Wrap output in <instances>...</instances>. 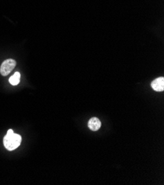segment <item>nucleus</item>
Masks as SVG:
<instances>
[{"label": "nucleus", "mask_w": 164, "mask_h": 185, "mask_svg": "<svg viewBox=\"0 0 164 185\" xmlns=\"http://www.w3.org/2000/svg\"><path fill=\"white\" fill-rule=\"evenodd\" d=\"M4 145L8 150H13L17 148L21 144V136L19 134L13 133L10 134H6L4 137Z\"/></svg>", "instance_id": "f257e3e1"}, {"label": "nucleus", "mask_w": 164, "mask_h": 185, "mask_svg": "<svg viewBox=\"0 0 164 185\" xmlns=\"http://www.w3.org/2000/svg\"><path fill=\"white\" fill-rule=\"evenodd\" d=\"M152 88L156 91H163L164 90V78L163 77L156 78L151 83Z\"/></svg>", "instance_id": "7ed1b4c3"}, {"label": "nucleus", "mask_w": 164, "mask_h": 185, "mask_svg": "<svg viewBox=\"0 0 164 185\" xmlns=\"http://www.w3.org/2000/svg\"><path fill=\"white\" fill-rule=\"evenodd\" d=\"M88 124V128L93 131H96L99 130L101 127L100 120L97 117H92L91 119H90Z\"/></svg>", "instance_id": "20e7f679"}, {"label": "nucleus", "mask_w": 164, "mask_h": 185, "mask_svg": "<svg viewBox=\"0 0 164 185\" xmlns=\"http://www.w3.org/2000/svg\"><path fill=\"white\" fill-rule=\"evenodd\" d=\"M13 131L12 129H10V130L8 131V133H7V134H13Z\"/></svg>", "instance_id": "423d86ee"}, {"label": "nucleus", "mask_w": 164, "mask_h": 185, "mask_svg": "<svg viewBox=\"0 0 164 185\" xmlns=\"http://www.w3.org/2000/svg\"><path fill=\"white\" fill-rule=\"evenodd\" d=\"M16 62L13 59H8L5 60L0 67V73L3 76H6L8 75L13 69L15 68Z\"/></svg>", "instance_id": "f03ea898"}, {"label": "nucleus", "mask_w": 164, "mask_h": 185, "mask_svg": "<svg viewBox=\"0 0 164 185\" xmlns=\"http://www.w3.org/2000/svg\"><path fill=\"white\" fill-rule=\"evenodd\" d=\"M20 77L21 75L19 72H16L13 76H11L9 79V82L13 86H16L20 82Z\"/></svg>", "instance_id": "39448f33"}]
</instances>
